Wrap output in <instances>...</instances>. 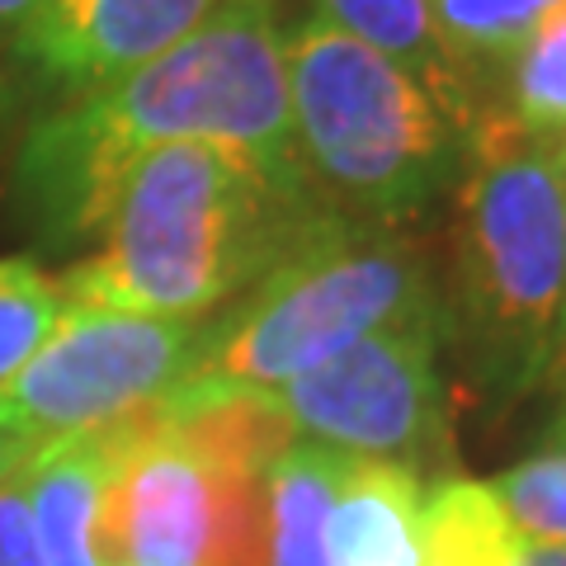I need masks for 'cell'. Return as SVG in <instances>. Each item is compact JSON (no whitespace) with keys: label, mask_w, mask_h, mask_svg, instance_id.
I'll return each mask as SVG.
<instances>
[{"label":"cell","mask_w":566,"mask_h":566,"mask_svg":"<svg viewBox=\"0 0 566 566\" xmlns=\"http://www.w3.org/2000/svg\"><path fill=\"white\" fill-rule=\"evenodd\" d=\"M175 142H218L303 170L279 0H227L161 57L33 118L14 151L24 218L48 245L95 241L123 175Z\"/></svg>","instance_id":"6da1fadb"},{"label":"cell","mask_w":566,"mask_h":566,"mask_svg":"<svg viewBox=\"0 0 566 566\" xmlns=\"http://www.w3.org/2000/svg\"><path fill=\"white\" fill-rule=\"evenodd\" d=\"M326 208L307 170L218 142H175L123 175L95 251L62 274V293L71 307L208 322Z\"/></svg>","instance_id":"7a4b0ae2"},{"label":"cell","mask_w":566,"mask_h":566,"mask_svg":"<svg viewBox=\"0 0 566 566\" xmlns=\"http://www.w3.org/2000/svg\"><path fill=\"white\" fill-rule=\"evenodd\" d=\"M449 203V340L476 392L515 406L553 378L566 345V185L553 142L486 104Z\"/></svg>","instance_id":"3957f363"},{"label":"cell","mask_w":566,"mask_h":566,"mask_svg":"<svg viewBox=\"0 0 566 566\" xmlns=\"http://www.w3.org/2000/svg\"><path fill=\"white\" fill-rule=\"evenodd\" d=\"M289 439L264 387L180 382L142 406L104 501V566H270L264 476Z\"/></svg>","instance_id":"277c9868"},{"label":"cell","mask_w":566,"mask_h":566,"mask_svg":"<svg viewBox=\"0 0 566 566\" xmlns=\"http://www.w3.org/2000/svg\"><path fill=\"white\" fill-rule=\"evenodd\" d=\"M283 66L293 151L331 208L406 227L453 193L472 128L406 66L312 10L283 24Z\"/></svg>","instance_id":"5b68a950"},{"label":"cell","mask_w":566,"mask_h":566,"mask_svg":"<svg viewBox=\"0 0 566 566\" xmlns=\"http://www.w3.org/2000/svg\"><path fill=\"white\" fill-rule=\"evenodd\" d=\"M406 322H449L430 251L406 227L326 208L274 270L208 316L185 382L279 387Z\"/></svg>","instance_id":"8992f818"},{"label":"cell","mask_w":566,"mask_h":566,"mask_svg":"<svg viewBox=\"0 0 566 566\" xmlns=\"http://www.w3.org/2000/svg\"><path fill=\"white\" fill-rule=\"evenodd\" d=\"M449 322L382 326L307 374L264 387L293 434L424 472L453 463V406L439 374Z\"/></svg>","instance_id":"52a82bcc"},{"label":"cell","mask_w":566,"mask_h":566,"mask_svg":"<svg viewBox=\"0 0 566 566\" xmlns=\"http://www.w3.org/2000/svg\"><path fill=\"white\" fill-rule=\"evenodd\" d=\"M203 322L71 307L39 354L0 387V424L29 449L99 430L175 392L199 354Z\"/></svg>","instance_id":"ba28073f"},{"label":"cell","mask_w":566,"mask_h":566,"mask_svg":"<svg viewBox=\"0 0 566 566\" xmlns=\"http://www.w3.org/2000/svg\"><path fill=\"white\" fill-rule=\"evenodd\" d=\"M218 6L227 0H43L10 52L43 85L81 95L161 57Z\"/></svg>","instance_id":"9c48e42d"},{"label":"cell","mask_w":566,"mask_h":566,"mask_svg":"<svg viewBox=\"0 0 566 566\" xmlns=\"http://www.w3.org/2000/svg\"><path fill=\"white\" fill-rule=\"evenodd\" d=\"M137 416L142 411L99 424V430L52 439V444L29 453L20 491L48 566H104V501H109V482L137 434Z\"/></svg>","instance_id":"30bf717a"},{"label":"cell","mask_w":566,"mask_h":566,"mask_svg":"<svg viewBox=\"0 0 566 566\" xmlns=\"http://www.w3.org/2000/svg\"><path fill=\"white\" fill-rule=\"evenodd\" d=\"M424 476L406 463L349 458L331 510V566H416Z\"/></svg>","instance_id":"8fae6325"},{"label":"cell","mask_w":566,"mask_h":566,"mask_svg":"<svg viewBox=\"0 0 566 566\" xmlns=\"http://www.w3.org/2000/svg\"><path fill=\"white\" fill-rule=\"evenodd\" d=\"M307 10L406 66L458 123H468V128L476 123L482 99L472 95V85L458 76V66L439 48L430 0H307Z\"/></svg>","instance_id":"7c38bea8"},{"label":"cell","mask_w":566,"mask_h":566,"mask_svg":"<svg viewBox=\"0 0 566 566\" xmlns=\"http://www.w3.org/2000/svg\"><path fill=\"white\" fill-rule=\"evenodd\" d=\"M354 453L293 434L270 463V566H331L326 534Z\"/></svg>","instance_id":"4fadbf2b"},{"label":"cell","mask_w":566,"mask_h":566,"mask_svg":"<svg viewBox=\"0 0 566 566\" xmlns=\"http://www.w3.org/2000/svg\"><path fill=\"white\" fill-rule=\"evenodd\" d=\"M520 534L486 482L434 476L420 501L416 566H515Z\"/></svg>","instance_id":"5bb4252c"},{"label":"cell","mask_w":566,"mask_h":566,"mask_svg":"<svg viewBox=\"0 0 566 566\" xmlns=\"http://www.w3.org/2000/svg\"><path fill=\"white\" fill-rule=\"evenodd\" d=\"M557 6L562 0H430V20L444 57L482 99V85L501 76V66Z\"/></svg>","instance_id":"9a60e30c"},{"label":"cell","mask_w":566,"mask_h":566,"mask_svg":"<svg viewBox=\"0 0 566 566\" xmlns=\"http://www.w3.org/2000/svg\"><path fill=\"white\" fill-rule=\"evenodd\" d=\"M501 104L520 133L557 142L566 133V0L520 43V52L501 66Z\"/></svg>","instance_id":"2e32d148"},{"label":"cell","mask_w":566,"mask_h":566,"mask_svg":"<svg viewBox=\"0 0 566 566\" xmlns=\"http://www.w3.org/2000/svg\"><path fill=\"white\" fill-rule=\"evenodd\" d=\"M62 312V274H48L29 255H0V387L39 354Z\"/></svg>","instance_id":"e0dca14e"},{"label":"cell","mask_w":566,"mask_h":566,"mask_svg":"<svg viewBox=\"0 0 566 566\" xmlns=\"http://www.w3.org/2000/svg\"><path fill=\"white\" fill-rule=\"evenodd\" d=\"M520 538L566 543V444H543L534 458L486 482Z\"/></svg>","instance_id":"ac0fdd59"},{"label":"cell","mask_w":566,"mask_h":566,"mask_svg":"<svg viewBox=\"0 0 566 566\" xmlns=\"http://www.w3.org/2000/svg\"><path fill=\"white\" fill-rule=\"evenodd\" d=\"M0 566H48L43 547H39V534H33L20 476L0 486Z\"/></svg>","instance_id":"d6986e66"},{"label":"cell","mask_w":566,"mask_h":566,"mask_svg":"<svg viewBox=\"0 0 566 566\" xmlns=\"http://www.w3.org/2000/svg\"><path fill=\"white\" fill-rule=\"evenodd\" d=\"M29 444L14 430H6V424H0V486L6 482H14V476L24 472V463H29Z\"/></svg>","instance_id":"ffe728a7"},{"label":"cell","mask_w":566,"mask_h":566,"mask_svg":"<svg viewBox=\"0 0 566 566\" xmlns=\"http://www.w3.org/2000/svg\"><path fill=\"white\" fill-rule=\"evenodd\" d=\"M43 0H0V48H10L20 39V29L33 20V10H39Z\"/></svg>","instance_id":"44dd1931"},{"label":"cell","mask_w":566,"mask_h":566,"mask_svg":"<svg viewBox=\"0 0 566 566\" xmlns=\"http://www.w3.org/2000/svg\"><path fill=\"white\" fill-rule=\"evenodd\" d=\"M515 566H566V543H534L520 538V557Z\"/></svg>","instance_id":"7402d4cb"},{"label":"cell","mask_w":566,"mask_h":566,"mask_svg":"<svg viewBox=\"0 0 566 566\" xmlns=\"http://www.w3.org/2000/svg\"><path fill=\"white\" fill-rule=\"evenodd\" d=\"M553 151H557V170H562V185H566V133L553 142ZM553 378H566V345H562L557 364H553Z\"/></svg>","instance_id":"603a6c76"},{"label":"cell","mask_w":566,"mask_h":566,"mask_svg":"<svg viewBox=\"0 0 566 566\" xmlns=\"http://www.w3.org/2000/svg\"><path fill=\"white\" fill-rule=\"evenodd\" d=\"M6 123H10V85L0 76V147H6Z\"/></svg>","instance_id":"cb8c5ba5"},{"label":"cell","mask_w":566,"mask_h":566,"mask_svg":"<svg viewBox=\"0 0 566 566\" xmlns=\"http://www.w3.org/2000/svg\"><path fill=\"white\" fill-rule=\"evenodd\" d=\"M547 444H566V406H562V416L553 424V434H547Z\"/></svg>","instance_id":"d4e9b609"}]
</instances>
